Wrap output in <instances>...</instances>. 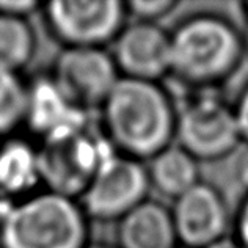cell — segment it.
I'll use <instances>...</instances> for the list:
<instances>
[{"label":"cell","instance_id":"6da1fadb","mask_svg":"<svg viewBox=\"0 0 248 248\" xmlns=\"http://www.w3.org/2000/svg\"><path fill=\"white\" fill-rule=\"evenodd\" d=\"M102 108L108 140L123 155L151 160L174 143L176 106L159 82L121 76Z\"/></svg>","mask_w":248,"mask_h":248},{"label":"cell","instance_id":"7a4b0ae2","mask_svg":"<svg viewBox=\"0 0 248 248\" xmlns=\"http://www.w3.org/2000/svg\"><path fill=\"white\" fill-rule=\"evenodd\" d=\"M170 76L190 88H217L244 60V35L218 15L203 13L182 21L171 33Z\"/></svg>","mask_w":248,"mask_h":248},{"label":"cell","instance_id":"3957f363","mask_svg":"<svg viewBox=\"0 0 248 248\" xmlns=\"http://www.w3.org/2000/svg\"><path fill=\"white\" fill-rule=\"evenodd\" d=\"M87 220L73 198L44 192L6 214L0 242L3 248H85Z\"/></svg>","mask_w":248,"mask_h":248},{"label":"cell","instance_id":"277c9868","mask_svg":"<svg viewBox=\"0 0 248 248\" xmlns=\"http://www.w3.org/2000/svg\"><path fill=\"white\" fill-rule=\"evenodd\" d=\"M176 145L198 162H215L242 145L234 108L217 88H193L176 107Z\"/></svg>","mask_w":248,"mask_h":248},{"label":"cell","instance_id":"5b68a950","mask_svg":"<svg viewBox=\"0 0 248 248\" xmlns=\"http://www.w3.org/2000/svg\"><path fill=\"white\" fill-rule=\"evenodd\" d=\"M118 151L110 140L87 130L71 129L50 135L38 151L40 178L50 190L73 198L85 190L106 162Z\"/></svg>","mask_w":248,"mask_h":248},{"label":"cell","instance_id":"8992f818","mask_svg":"<svg viewBox=\"0 0 248 248\" xmlns=\"http://www.w3.org/2000/svg\"><path fill=\"white\" fill-rule=\"evenodd\" d=\"M148 190L146 167L118 153L96 173L83 193V206L94 218L121 220L146 200Z\"/></svg>","mask_w":248,"mask_h":248},{"label":"cell","instance_id":"52a82bcc","mask_svg":"<svg viewBox=\"0 0 248 248\" xmlns=\"http://www.w3.org/2000/svg\"><path fill=\"white\" fill-rule=\"evenodd\" d=\"M54 33L71 47H99L123 30L126 3L120 0H55L47 5Z\"/></svg>","mask_w":248,"mask_h":248},{"label":"cell","instance_id":"ba28073f","mask_svg":"<svg viewBox=\"0 0 248 248\" xmlns=\"http://www.w3.org/2000/svg\"><path fill=\"white\" fill-rule=\"evenodd\" d=\"M121 79L112 55L99 47H69L57 60L54 82L77 108L102 106Z\"/></svg>","mask_w":248,"mask_h":248},{"label":"cell","instance_id":"9c48e42d","mask_svg":"<svg viewBox=\"0 0 248 248\" xmlns=\"http://www.w3.org/2000/svg\"><path fill=\"white\" fill-rule=\"evenodd\" d=\"M171 218L178 242L184 248H206L228 236L231 214L217 187L200 181L173 201Z\"/></svg>","mask_w":248,"mask_h":248},{"label":"cell","instance_id":"30bf717a","mask_svg":"<svg viewBox=\"0 0 248 248\" xmlns=\"http://www.w3.org/2000/svg\"><path fill=\"white\" fill-rule=\"evenodd\" d=\"M112 57L123 77L159 82L162 77L170 76V31L157 24L135 21L115 38Z\"/></svg>","mask_w":248,"mask_h":248},{"label":"cell","instance_id":"8fae6325","mask_svg":"<svg viewBox=\"0 0 248 248\" xmlns=\"http://www.w3.org/2000/svg\"><path fill=\"white\" fill-rule=\"evenodd\" d=\"M118 242L120 248H179L171 211L146 198L120 220Z\"/></svg>","mask_w":248,"mask_h":248},{"label":"cell","instance_id":"7c38bea8","mask_svg":"<svg viewBox=\"0 0 248 248\" xmlns=\"http://www.w3.org/2000/svg\"><path fill=\"white\" fill-rule=\"evenodd\" d=\"M85 112L73 106L54 79H40L29 88L25 121L46 139L71 129L85 127Z\"/></svg>","mask_w":248,"mask_h":248},{"label":"cell","instance_id":"4fadbf2b","mask_svg":"<svg viewBox=\"0 0 248 248\" xmlns=\"http://www.w3.org/2000/svg\"><path fill=\"white\" fill-rule=\"evenodd\" d=\"M146 170L149 187L171 201L178 200L201 181L200 162L176 143L154 155Z\"/></svg>","mask_w":248,"mask_h":248},{"label":"cell","instance_id":"5bb4252c","mask_svg":"<svg viewBox=\"0 0 248 248\" xmlns=\"http://www.w3.org/2000/svg\"><path fill=\"white\" fill-rule=\"evenodd\" d=\"M38 151L24 141H10L0 149V190L22 193L38 184Z\"/></svg>","mask_w":248,"mask_h":248},{"label":"cell","instance_id":"9a60e30c","mask_svg":"<svg viewBox=\"0 0 248 248\" xmlns=\"http://www.w3.org/2000/svg\"><path fill=\"white\" fill-rule=\"evenodd\" d=\"M35 36L22 17L0 15V69L16 73L31 60Z\"/></svg>","mask_w":248,"mask_h":248},{"label":"cell","instance_id":"2e32d148","mask_svg":"<svg viewBox=\"0 0 248 248\" xmlns=\"http://www.w3.org/2000/svg\"><path fill=\"white\" fill-rule=\"evenodd\" d=\"M29 88L16 73L0 69V134L13 130L27 115Z\"/></svg>","mask_w":248,"mask_h":248},{"label":"cell","instance_id":"e0dca14e","mask_svg":"<svg viewBox=\"0 0 248 248\" xmlns=\"http://www.w3.org/2000/svg\"><path fill=\"white\" fill-rule=\"evenodd\" d=\"M179 3L174 0H132L126 3V11L139 22L157 24L162 17L168 16Z\"/></svg>","mask_w":248,"mask_h":248},{"label":"cell","instance_id":"ac0fdd59","mask_svg":"<svg viewBox=\"0 0 248 248\" xmlns=\"http://www.w3.org/2000/svg\"><path fill=\"white\" fill-rule=\"evenodd\" d=\"M232 108H234V115H236L240 140L245 145H248V85H245V88L240 91V96L237 97Z\"/></svg>","mask_w":248,"mask_h":248},{"label":"cell","instance_id":"d6986e66","mask_svg":"<svg viewBox=\"0 0 248 248\" xmlns=\"http://www.w3.org/2000/svg\"><path fill=\"white\" fill-rule=\"evenodd\" d=\"M232 174L237 184L242 187V190L248 193V145H240L236 149L232 162Z\"/></svg>","mask_w":248,"mask_h":248},{"label":"cell","instance_id":"ffe728a7","mask_svg":"<svg viewBox=\"0 0 248 248\" xmlns=\"http://www.w3.org/2000/svg\"><path fill=\"white\" fill-rule=\"evenodd\" d=\"M234 239L242 245V248H248V193H245V198L240 201L234 217Z\"/></svg>","mask_w":248,"mask_h":248},{"label":"cell","instance_id":"44dd1931","mask_svg":"<svg viewBox=\"0 0 248 248\" xmlns=\"http://www.w3.org/2000/svg\"><path fill=\"white\" fill-rule=\"evenodd\" d=\"M35 0H0V15L22 17L33 13L38 8Z\"/></svg>","mask_w":248,"mask_h":248},{"label":"cell","instance_id":"7402d4cb","mask_svg":"<svg viewBox=\"0 0 248 248\" xmlns=\"http://www.w3.org/2000/svg\"><path fill=\"white\" fill-rule=\"evenodd\" d=\"M206 248H242V245H240L234 237L226 236V237H223V239L217 240V242L211 244V245L206 247Z\"/></svg>","mask_w":248,"mask_h":248},{"label":"cell","instance_id":"603a6c76","mask_svg":"<svg viewBox=\"0 0 248 248\" xmlns=\"http://www.w3.org/2000/svg\"><path fill=\"white\" fill-rule=\"evenodd\" d=\"M244 35V44H245V52L248 54V25L245 27V33H242Z\"/></svg>","mask_w":248,"mask_h":248},{"label":"cell","instance_id":"cb8c5ba5","mask_svg":"<svg viewBox=\"0 0 248 248\" xmlns=\"http://www.w3.org/2000/svg\"><path fill=\"white\" fill-rule=\"evenodd\" d=\"M85 248H113V247H108V245H90V247H85Z\"/></svg>","mask_w":248,"mask_h":248},{"label":"cell","instance_id":"d4e9b609","mask_svg":"<svg viewBox=\"0 0 248 248\" xmlns=\"http://www.w3.org/2000/svg\"><path fill=\"white\" fill-rule=\"evenodd\" d=\"M179 248H184V247H179Z\"/></svg>","mask_w":248,"mask_h":248}]
</instances>
